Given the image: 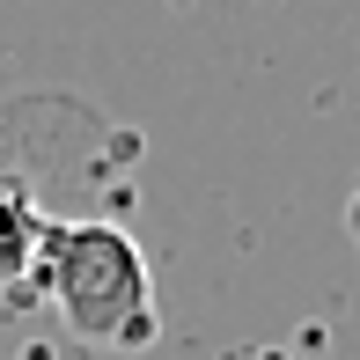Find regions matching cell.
I'll list each match as a JSON object with an SVG mask.
<instances>
[{
  "mask_svg": "<svg viewBox=\"0 0 360 360\" xmlns=\"http://www.w3.org/2000/svg\"><path fill=\"white\" fill-rule=\"evenodd\" d=\"M44 236H52V221H44L37 191H30L22 176L0 169V287L37 280V265H44Z\"/></svg>",
  "mask_w": 360,
  "mask_h": 360,
  "instance_id": "7a4b0ae2",
  "label": "cell"
},
{
  "mask_svg": "<svg viewBox=\"0 0 360 360\" xmlns=\"http://www.w3.org/2000/svg\"><path fill=\"white\" fill-rule=\"evenodd\" d=\"M37 280L52 287L59 316L89 346H147L155 338V287H147V257L125 228L110 221H52L44 236Z\"/></svg>",
  "mask_w": 360,
  "mask_h": 360,
  "instance_id": "6da1fadb",
  "label": "cell"
},
{
  "mask_svg": "<svg viewBox=\"0 0 360 360\" xmlns=\"http://www.w3.org/2000/svg\"><path fill=\"white\" fill-rule=\"evenodd\" d=\"M353 236H360V199H353Z\"/></svg>",
  "mask_w": 360,
  "mask_h": 360,
  "instance_id": "3957f363",
  "label": "cell"
}]
</instances>
